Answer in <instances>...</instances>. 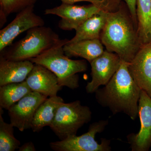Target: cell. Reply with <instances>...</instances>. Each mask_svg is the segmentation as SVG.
<instances>
[{
	"instance_id": "15",
	"label": "cell",
	"mask_w": 151,
	"mask_h": 151,
	"mask_svg": "<svg viewBox=\"0 0 151 151\" xmlns=\"http://www.w3.org/2000/svg\"><path fill=\"white\" fill-rule=\"evenodd\" d=\"M63 50L68 57H79L89 63L105 51L104 45L100 39L86 40L73 43L67 42L63 47Z\"/></svg>"
},
{
	"instance_id": "3",
	"label": "cell",
	"mask_w": 151,
	"mask_h": 151,
	"mask_svg": "<svg viewBox=\"0 0 151 151\" xmlns=\"http://www.w3.org/2000/svg\"><path fill=\"white\" fill-rule=\"evenodd\" d=\"M68 41L66 39L60 40L51 48L29 60L35 64L43 65L54 73L62 87L74 89L79 86L77 73L86 71L87 64L84 60L71 59L65 54L63 47Z\"/></svg>"
},
{
	"instance_id": "21",
	"label": "cell",
	"mask_w": 151,
	"mask_h": 151,
	"mask_svg": "<svg viewBox=\"0 0 151 151\" xmlns=\"http://www.w3.org/2000/svg\"><path fill=\"white\" fill-rule=\"evenodd\" d=\"M37 0H0L1 12L6 16L19 13L29 6L34 5Z\"/></svg>"
},
{
	"instance_id": "24",
	"label": "cell",
	"mask_w": 151,
	"mask_h": 151,
	"mask_svg": "<svg viewBox=\"0 0 151 151\" xmlns=\"http://www.w3.org/2000/svg\"><path fill=\"white\" fill-rule=\"evenodd\" d=\"M19 151H35L36 149L34 145L32 142H28L24 143L19 148Z\"/></svg>"
},
{
	"instance_id": "18",
	"label": "cell",
	"mask_w": 151,
	"mask_h": 151,
	"mask_svg": "<svg viewBox=\"0 0 151 151\" xmlns=\"http://www.w3.org/2000/svg\"><path fill=\"white\" fill-rule=\"evenodd\" d=\"M137 14L141 44H151V0H137Z\"/></svg>"
},
{
	"instance_id": "4",
	"label": "cell",
	"mask_w": 151,
	"mask_h": 151,
	"mask_svg": "<svg viewBox=\"0 0 151 151\" xmlns=\"http://www.w3.org/2000/svg\"><path fill=\"white\" fill-rule=\"evenodd\" d=\"M50 27H36L27 31L26 35L1 55L9 60H24L36 57L51 48L60 40Z\"/></svg>"
},
{
	"instance_id": "9",
	"label": "cell",
	"mask_w": 151,
	"mask_h": 151,
	"mask_svg": "<svg viewBox=\"0 0 151 151\" xmlns=\"http://www.w3.org/2000/svg\"><path fill=\"white\" fill-rule=\"evenodd\" d=\"M47 97L33 91L27 94L9 109L11 124L22 132L31 129L36 111Z\"/></svg>"
},
{
	"instance_id": "20",
	"label": "cell",
	"mask_w": 151,
	"mask_h": 151,
	"mask_svg": "<svg viewBox=\"0 0 151 151\" xmlns=\"http://www.w3.org/2000/svg\"><path fill=\"white\" fill-rule=\"evenodd\" d=\"M3 112L0 108V151H14L19 149L21 143L14 136V126L4 121Z\"/></svg>"
},
{
	"instance_id": "14",
	"label": "cell",
	"mask_w": 151,
	"mask_h": 151,
	"mask_svg": "<svg viewBox=\"0 0 151 151\" xmlns=\"http://www.w3.org/2000/svg\"><path fill=\"white\" fill-rule=\"evenodd\" d=\"M35 63L29 60H9L0 56V86L25 81Z\"/></svg>"
},
{
	"instance_id": "11",
	"label": "cell",
	"mask_w": 151,
	"mask_h": 151,
	"mask_svg": "<svg viewBox=\"0 0 151 151\" xmlns=\"http://www.w3.org/2000/svg\"><path fill=\"white\" fill-rule=\"evenodd\" d=\"M34 5L18 13L14 19L0 31V51L11 45L14 40L25 31L36 27L43 26V19L34 12Z\"/></svg>"
},
{
	"instance_id": "7",
	"label": "cell",
	"mask_w": 151,
	"mask_h": 151,
	"mask_svg": "<svg viewBox=\"0 0 151 151\" xmlns=\"http://www.w3.org/2000/svg\"><path fill=\"white\" fill-rule=\"evenodd\" d=\"M122 60L118 55L106 50L90 63L92 80L85 89L89 94L95 93L101 86L110 81L119 69Z\"/></svg>"
},
{
	"instance_id": "1",
	"label": "cell",
	"mask_w": 151,
	"mask_h": 151,
	"mask_svg": "<svg viewBox=\"0 0 151 151\" xmlns=\"http://www.w3.org/2000/svg\"><path fill=\"white\" fill-rule=\"evenodd\" d=\"M129 63L122 60L116 73L106 85L95 92V97L99 105L113 114L124 113L134 121L138 117L142 89L131 76Z\"/></svg>"
},
{
	"instance_id": "5",
	"label": "cell",
	"mask_w": 151,
	"mask_h": 151,
	"mask_svg": "<svg viewBox=\"0 0 151 151\" xmlns=\"http://www.w3.org/2000/svg\"><path fill=\"white\" fill-rule=\"evenodd\" d=\"M90 108L81 105L79 100L63 103L58 109L50 129L60 140L75 136L78 129L90 122Z\"/></svg>"
},
{
	"instance_id": "19",
	"label": "cell",
	"mask_w": 151,
	"mask_h": 151,
	"mask_svg": "<svg viewBox=\"0 0 151 151\" xmlns=\"http://www.w3.org/2000/svg\"><path fill=\"white\" fill-rule=\"evenodd\" d=\"M32 92L25 81L0 86V107L8 110L19 100Z\"/></svg>"
},
{
	"instance_id": "6",
	"label": "cell",
	"mask_w": 151,
	"mask_h": 151,
	"mask_svg": "<svg viewBox=\"0 0 151 151\" xmlns=\"http://www.w3.org/2000/svg\"><path fill=\"white\" fill-rule=\"evenodd\" d=\"M109 123L108 120H101L90 124L88 132L81 136H71L65 139L50 143L55 151H111V141L102 138L101 143L95 140L97 134L102 133Z\"/></svg>"
},
{
	"instance_id": "23",
	"label": "cell",
	"mask_w": 151,
	"mask_h": 151,
	"mask_svg": "<svg viewBox=\"0 0 151 151\" xmlns=\"http://www.w3.org/2000/svg\"><path fill=\"white\" fill-rule=\"evenodd\" d=\"M126 3L128 9L135 25L137 28V0H124Z\"/></svg>"
},
{
	"instance_id": "8",
	"label": "cell",
	"mask_w": 151,
	"mask_h": 151,
	"mask_svg": "<svg viewBox=\"0 0 151 151\" xmlns=\"http://www.w3.org/2000/svg\"><path fill=\"white\" fill-rule=\"evenodd\" d=\"M100 11L99 8L91 4L88 6L76 5L62 3L60 5L47 9L45 14L55 15L61 17L58 23L60 28L64 30H76L86 20Z\"/></svg>"
},
{
	"instance_id": "17",
	"label": "cell",
	"mask_w": 151,
	"mask_h": 151,
	"mask_svg": "<svg viewBox=\"0 0 151 151\" xmlns=\"http://www.w3.org/2000/svg\"><path fill=\"white\" fill-rule=\"evenodd\" d=\"M64 102L61 97L57 96L49 97L38 108L32 122L31 129L39 132L44 127H50L53 122L58 109Z\"/></svg>"
},
{
	"instance_id": "10",
	"label": "cell",
	"mask_w": 151,
	"mask_h": 151,
	"mask_svg": "<svg viewBox=\"0 0 151 151\" xmlns=\"http://www.w3.org/2000/svg\"><path fill=\"white\" fill-rule=\"evenodd\" d=\"M138 116L140 121L139 131L127 137L132 151H148L151 147V97L141 91L138 105Z\"/></svg>"
},
{
	"instance_id": "22",
	"label": "cell",
	"mask_w": 151,
	"mask_h": 151,
	"mask_svg": "<svg viewBox=\"0 0 151 151\" xmlns=\"http://www.w3.org/2000/svg\"><path fill=\"white\" fill-rule=\"evenodd\" d=\"M62 3L74 4L78 2L86 1L96 6L101 10L107 12H115L119 9L121 0H60Z\"/></svg>"
},
{
	"instance_id": "13",
	"label": "cell",
	"mask_w": 151,
	"mask_h": 151,
	"mask_svg": "<svg viewBox=\"0 0 151 151\" xmlns=\"http://www.w3.org/2000/svg\"><path fill=\"white\" fill-rule=\"evenodd\" d=\"M25 81L33 92L47 97L57 96L62 88L54 73L43 65L35 63Z\"/></svg>"
},
{
	"instance_id": "2",
	"label": "cell",
	"mask_w": 151,
	"mask_h": 151,
	"mask_svg": "<svg viewBox=\"0 0 151 151\" xmlns=\"http://www.w3.org/2000/svg\"><path fill=\"white\" fill-rule=\"evenodd\" d=\"M100 40L106 50L128 63L132 61L142 45L131 14L120 7L118 10L108 13Z\"/></svg>"
},
{
	"instance_id": "12",
	"label": "cell",
	"mask_w": 151,
	"mask_h": 151,
	"mask_svg": "<svg viewBox=\"0 0 151 151\" xmlns=\"http://www.w3.org/2000/svg\"><path fill=\"white\" fill-rule=\"evenodd\" d=\"M128 69L135 83L151 97V44L142 45Z\"/></svg>"
},
{
	"instance_id": "16",
	"label": "cell",
	"mask_w": 151,
	"mask_h": 151,
	"mask_svg": "<svg viewBox=\"0 0 151 151\" xmlns=\"http://www.w3.org/2000/svg\"><path fill=\"white\" fill-rule=\"evenodd\" d=\"M108 13L100 11L84 22L76 29L75 35L68 40V43H73L86 40L100 39L101 33L104 28Z\"/></svg>"
}]
</instances>
